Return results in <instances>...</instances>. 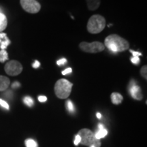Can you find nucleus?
<instances>
[{"label":"nucleus","mask_w":147,"mask_h":147,"mask_svg":"<svg viewBox=\"0 0 147 147\" xmlns=\"http://www.w3.org/2000/svg\"><path fill=\"white\" fill-rule=\"evenodd\" d=\"M104 46L111 52L119 53L127 50L129 48V43L119 35L111 34L106 38Z\"/></svg>","instance_id":"nucleus-1"},{"label":"nucleus","mask_w":147,"mask_h":147,"mask_svg":"<svg viewBox=\"0 0 147 147\" xmlns=\"http://www.w3.org/2000/svg\"><path fill=\"white\" fill-rule=\"evenodd\" d=\"M73 84L66 79H59L55 84V93L59 99H66L70 95Z\"/></svg>","instance_id":"nucleus-2"},{"label":"nucleus","mask_w":147,"mask_h":147,"mask_svg":"<svg viewBox=\"0 0 147 147\" xmlns=\"http://www.w3.org/2000/svg\"><path fill=\"white\" fill-rule=\"evenodd\" d=\"M106 27V20L104 17L95 14L90 17L87 23V31L90 34H99Z\"/></svg>","instance_id":"nucleus-3"},{"label":"nucleus","mask_w":147,"mask_h":147,"mask_svg":"<svg viewBox=\"0 0 147 147\" xmlns=\"http://www.w3.org/2000/svg\"><path fill=\"white\" fill-rule=\"evenodd\" d=\"M78 135L80 137V144L90 146L93 145L95 147L101 146L100 140H97L93 131L89 129H82L78 131Z\"/></svg>","instance_id":"nucleus-4"},{"label":"nucleus","mask_w":147,"mask_h":147,"mask_svg":"<svg viewBox=\"0 0 147 147\" xmlns=\"http://www.w3.org/2000/svg\"><path fill=\"white\" fill-rule=\"evenodd\" d=\"M80 50L85 53H98L105 49V46L100 42H93L89 43L87 42H82L79 45Z\"/></svg>","instance_id":"nucleus-5"},{"label":"nucleus","mask_w":147,"mask_h":147,"mask_svg":"<svg viewBox=\"0 0 147 147\" xmlns=\"http://www.w3.org/2000/svg\"><path fill=\"white\" fill-rule=\"evenodd\" d=\"M4 69L5 73L9 76H15L20 74L23 71V66L18 61L12 60L5 65Z\"/></svg>","instance_id":"nucleus-6"},{"label":"nucleus","mask_w":147,"mask_h":147,"mask_svg":"<svg viewBox=\"0 0 147 147\" xmlns=\"http://www.w3.org/2000/svg\"><path fill=\"white\" fill-rule=\"evenodd\" d=\"M22 8L31 14L38 13L41 9V5L36 0H20Z\"/></svg>","instance_id":"nucleus-7"},{"label":"nucleus","mask_w":147,"mask_h":147,"mask_svg":"<svg viewBox=\"0 0 147 147\" xmlns=\"http://www.w3.org/2000/svg\"><path fill=\"white\" fill-rule=\"evenodd\" d=\"M129 93L131 95V96L133 97L134 100H142L143 98V95L141 91L140 87L136 84L134 80H131L129 84Z\"/></svg>","instance_id":"nucleus-8"},{"label":"nucleus","mask_w":147,"mask_h":147,"mask_svg":"<svg viewBox=\"0 0 147 147\" xmlns=\"http://www.w3.org/2000/svg\"><path fill=\"white\" fill-rule=\"evenodd\" d=\"M10 43L11 42L7 37V34L5 33H0V48L1 50H5Z\"/></svg>","instance_id":"nucleus-9"},{"label":"nucleus","mask_w":147,"mask_h":147,"mask_svg":"<svg viewBox=\"0 0 147 147\" xmlns=\"http://www.w3.org/2000/svg\"><path fill=\"white\" fill-rule=\"evenodd\" d=\"M10 84V79L8 77L0 75V91H5Z\"/></svg>","instance_id":"nucleus-10"},{"label":"nucleus","mask_w":147,"mask_h":147,"mask_svg":"<svg viewBox=\"0 0 147 147\" xmlns=\"http://www.w3.org/2000/svg\"><path fill=\"white\" fill-rule=\"evenodd\" d=\"M110 98H111L112 103L113 104H115V105L120 104L123 100V97L122 95L120 93H116V92L112 93L111 95H110Z\"/></svg>","instance_id":"nucleus-11"},{"label":"nucleus","mask_w":147,"mask_h":147,"mask_svg":"<svg viewBox=\"0 0 147 147\" xmlns=\"http://www.w3.org/2000/svg\"><path fill=\"white\" fill-rule=\"evenodd\" d=\"M89 10H97L100 5V0H86Z\"/></svg>","instance_id":"nucleus-12"},{"label":"nucleus","mask_w":147,"mask_h":147,"mask_svg":"<svg viewBox=\"0 0 147 147\" xmlns=\"http://www.w3.org/2000/svg\"><path fill=\"white\" fill-rule=\"evenodd\" d=\"M7 25H8L7 17L4 14L0 12V32H1L6 28Z\"/></svg>","instance_id":"nucleus-13"},{"label":"nucleus","mask_w":147,"mask_h":147,"mask_svg":"<svg viewBox=\"0 0 147 147\" xmlns=\"http://www.w3.org/2000/svg\"><path fill=\"white\" fill-rule=\"evenodd\" d=\"M94 134L95 138L97 140H100L102 138H104V137H106V136L108 134V131L105 128L98 129V130Z\"/></svg>","instance_id":"nucleus-14"},{"label":"nucleus","mask_w":147,"mask_h":147,"mask_svg":"<svg viewBox=\"0 0 147 147\" xmlns=\"http://www.w3.org/2000/svg\"><path fill=\"white\" fill-rule=\"evenodd\" d=\"M65 108L67 109V111L69 112V113H74L75 111V108H74V106L73 103L71 102V100H67L65 102Z\"/></svg>","instance_id":"nucleus-15"},{"label":"nucleus","mask_w":147,"mask_h":147,"mask_svg":"<svg viewBox=\"0 0 147 147\" xmlns=\"http://www.w3.org/2000/svg\"><path fill=\"white\" fill-rule=\"evenodd\" d=\"M6 60H8V54L5 50L0 51V62L3 63Z\"/></svg>","instance_id":"nucleus-16"},{"label":"nucleus","mask_w":147,"mask_h":147,"mask_svg":"<svg viewBox=\"0 0 147 147\" xmlns=\"http://www.w3.org/2000/svg\"><path fill=\"white\" fill-rule=\"evenodd\" d=\"M23 102L25 105H27L29 107H32L34 105V100L29 96H26L23 98Z\"/></svg>","instance_id":"nucleus-17"},{"label":"nucleus","mask_w":147,"mask_h":147,"mask_svg":"<svg viewBox=\"0 0 147 147\" xmlns=\"http://www.w3.org/2000/svg\"><path fill=\"white\" fill-rule=\"evenodd\" d=\"M25 144L26 147H38V144L34 140L28 138L25 140Z\"/></svg>","instance_id":"nucleus-18"},{"label":"nucleus","mask_w":147,"mask_h":147,"mask_svg":"<svg viewBox=\"0 0 147 147\" xmlns=\"http://www.w3.org/2000/svg\"><path fill=\"white\" fill-rule=\"evenodd\" d=\"M140 74L143 78L147 79V66L144 65L140 69Z\"/></svg>","instance_id":"nucleus-19"},{"label":"nucleus","mask_w":147,"mask_h":147,"mask_svg":"<svg viewBox=\"0 0 147 147\" xmlns=\"http://www.w3.org/2000/svg\"><path fill=\"white\" fill-rule=\"evenodd\" d=\"M131 61L132 63L135 64V65H138L140 62V59L139 57H131Z\"/></svg>","instance_id":"nucleus-20"},{"label":"nucleus","mask_w":147,"mask_h":147,"mask_svg":"<svg viewBox=\"0 0 147 147\" xmlns=\"http://www.w3.org/2000/svg\"><path fill=\"white\" fill-rule=\"evenodd\" d=\"M0 106H2L3 108H5L6 110H9V105L8 103L5 101L1 100V99H0Z\"/></svg>","instance_id":"nucleus-21"},{"label":"nucleus","mask_w":147,"mask_h":147,"mask_svg":"<svg viewBox=\"0 0 147 147\" xmlns=\"http://www.w3.org/2000/svg\"><path fill=\"white\" fill-rule=\"evenodd\" d=\"M67 60L65 58H62L57 61V64L59 66L63 65H65V63H67Z\"/></svg>","instance_id":"nucleus-22"},{"label":"nucleus","mask_w":147,"mask_h":147,"mask_svg":"<svg viewBox=\"0 0 147 147\" xmlns=\"http://www.w3.org/2000/svg\"><path fill=\"white\" fill-rule=\"evenodd\" d=\"M129 52L131 53L132 55H133V57H140V56H142V53H140L139 51H134L131 50V49H130Z\"/></svg>","instance_id":"nucleus-23"},{"label":"nucleus","mask_w":147,"mask_h":147,"mask_svg":"<svg viewBox=\"0 0 147 147\" xmlns=\"http://www.w3.org/2000/svg\"><path fill=\"white\" fill-rule=\"evenodd\" d=\"M38 100H39V102H47V97L45 96V95H40V96L38 97Z\"/></svg>","instance_id":"nucleus-24"},{"label":"nucleus","mask_w":147,"mask_h":147,"mask_svg":"<svg viewBox=\"0 0 147 147\" xmlns=\"http://www.w3.org/2000/svg\"><path fill=\"white\" fill-rule=\"evenodd\" d=\"M71 71H72V69H71V67H68V68L65 69V70H63L61 73L63 75H66V74H68L71 73Z\"/></svg>","instance_id":"nucleus-25"},{"label":"nucleus","mask_w":147,"mask_h":147,"mask_svg":"<svg viewBox=\"0 0 147 147\" xmlns=\"http://www.w3.org/2000/svg\"><path fill=\"white\" fill-rule=\"evenodd\" d=\"M80 142V137L79 136L78 134H77L74 139V144L76 145V146H77V145H78Z\"/></svg>","instance_id":"nucleus-26"},{"label":"nucleus","mask_w":147,"mask_h":147,"mask_svg":"<svg viewBox=\"0 0 147 147\" xmlns=\"http://www.w3.org/2000/svg\"><path fill=\"white\" fill-rule=\"evenodd\" d=\"M40 66V63L39 61H37V60H36L34 61V63L32 64V67H34V68H35V69H36V68H38V67H39Z\"/></svg>","instance_id":"nucleus-27"},{"label":"nucleus","mask_w":147,"mask_h":147,"mask_svg":"<svg viewBox=\"0 0 147 147\" xmlns=\"http://www.w3.org/2000/svg\"><path fill=\"white\" fill-rule=\"evenodd\" d=\"M20 86H21V84H20L18 82L16 81V82H14V83H12V89H17V88L20 87Z\"/></svg>","instance_id":"nucleus-28"},{"label":"nucleus","mask_w":147,"mask_h":147,"mask_svg":"<svg viewBox=\"0 0 147 147\" xmlns=\"http://www.w3.org/2000/svg\"><path fill=\"white\" fill-rule=\"evenodd\" d=\"M96 116H97V119H101V118H102V115H101L100 113H97Z\"/></svg>","instance_id":"nucleus-29"},{"label":"nucleus","mask_w":147,"mask_h":147,"mask_svg":"<svg viewBox=\"0 0 147 147\" xmlns=\"http://www.w3.org/2000/svg\"><path fill=\"white\" fill-rule=\"evenodd\" d=\"M89 147H95V146H93V145H91V146H90Z\"/></svg>","instance_id":"nucleus-30"}]
</instances>
